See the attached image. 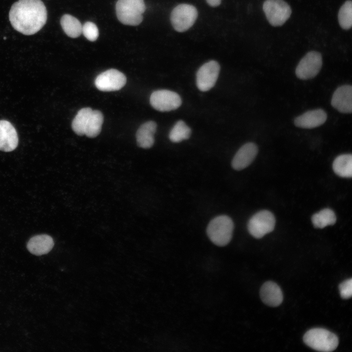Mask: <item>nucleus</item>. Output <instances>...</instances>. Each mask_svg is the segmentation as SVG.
Returning <instances> with one entry per match:
<instances>
[{"label":"nucleus","instance_id":"obj_9","mask_svg":"<svg viewBox=\"0 0 352 352\" xmlns=\"http://www.w3.org/2000/svg\"><path fill=\"white\" fill-rule=\"evenodd\" d=\"M150 103L155 110L164 112L178 108L182 104V100L176 92L167 89H159L151 94Z\"/></svg>","mask_w":352,"mask_h":352},{"label":"nucleus","instance_id":"obj_23","mask_svg":"<svg viewBox=\"0 0 352 352\" xmlns=\"http://www.w3.org/2000/svg\"><path fill=\"white\" fill-rule=\"evenodd\" d=\"M92 111L90 108L81 109L74 118L71 127L77 135L81 136L85 134L87 124Z\"/></svg>","mask_w":352,"mask_h":352},{"label":"nucleus","instance_id":"obj_6","mask_svg":"<svg viewBox=\"0 0 352 352\" xmlns=\"http://www.w3.org/2000/svg\"><path fill=\"white\" fill-rule=\"evenodd\" d=\"M263 9L269 23L273 26L284 24L291 14L290 6L283 0H265Z\"/></svg>","mask_w":352,"mask_h":352},{"label":"nucleus","instance_id":"obj_5","mask_svg":"<svg viewBox=\"0 0 352 352\" xmlns=\"http://www.w3.org/2000/svg\"><path fill=\"white\" fill-rule=\"evenodd\" d=\"M198 16V10L194 6L182 3L176 6L172 11L170 20L176 31L183 32L194 24Z\"/></svg>","mask_w":352,"mask_h":352},{"label":"nucleus","instance_id":"obj_14","mask_svg":"<svg viewBox=\"0 0 352 352\" xmlns=\"http://www.w3.org/2000/svg\"><path fill=\"white\" fill-rule=\"evenodd\" d=\"M258 152L256 144L248 142L242 145L234 155L232 166L236 170L240 171L248 167L254 160Z\"/></svg>","mask_w":352,"mask_h":352},{"label":"nucleus","instance_id":"obj_16","mask_svg":"<svg viewBox=\"0 0 352 352\" xmlns=\"http://www.w3.org/2000/svg\"><path fill=\"white\" fill-rule=\"evenodd\" d=\"M260 295L262 301L270 307H277L283 300V295L280 287L275 283L271 281H268L263 285Z\"/></svg>","mask_w":352,"mask_h":352},{"label":"nucleus","instance_id":"obj_18","mask_svg":"<svg viewBox=\"0 0 352 352\" xmlns=\"http://www.w3.org/2000/svg\"><path fill=\"white\" fill-rule=\"evenodd\" d=\"M54 244L53 240L50 236L39 235L29 240L27 248L31 253L41 256L48 253L52 249Z\"/></svg>","mask_w":352,"mask_h":352},{"label":"nucleus","instance_id":"obj_4","mask_svg":"<svg viewBox=\"0 0 352 352\" xmlns=\"http://www.w3.org/2000/svg\"><path fill=\"white\" fill-rule=\"evenodd\" d=\"M234 223L228 216L221 215L213 219L208 225L207 234L215 244L223 246L231 241Z\"/></svg>","mask_w":352,"mask_h":352},{"label":"nucleus","instance_id":"obj_3","mask_svg":"<svg viewBox=\"0 0 352 352\" xmlns=\"http://www.w3.org/2000/svg\"><path fill=\"white\" fill-rule=\"evenodd\" d=\"M304 343L316 351L332 352L337 347L339 340L331 331L323 328H314L307 331L303 336Z\"/></svg>","mask_w":352,"mask_h":352},{"label":"nucleus","instance_id":"obj_17","mask_svg":"<svg viewBox=\"0 0 352 352\" xmlns=\"http://www.w3.org/2000/svg\"><path fill=\"white\" fill-rule=\"evenodd\" d=\"M156 128L157 124L153 121H147L142 124L136 134L137 145L144 149L152 147L154 142V135Z\"/></svg>","mask_w":352,"mask_h":352},{"label":"nucleus","instance_id":"obj_1","mask_svg":"<svg viewBox=\"0 0 352 352\" xmlns=\"http://www.w3.org/2000/svg\"><path fill=\"white\" fill-rule=\"evenodd\" d=\"M9 19L13 27L25 35L40 30L47 20V10L41 0H19L11 6Z\"/></svg>","mask_w":352,"mask_h":352},{"label":"nucleus","instance_id":"obj_20","mask_svg":"<svg viewBox=\"0 0 352 352\" xmlns=\"http://www.w3.org/2000/svg\"><path fill=\"white\" fill-rule=\"evenodd\" d=\"M60 23L65 33L70 38H77L82 33L81 23L72 15H64L61 18Z\"/></svg>","mask_w":352,"mask_h":352},{"label":"nucleus","instance_id":"obj_25","mask_svg":"<svg viewBox=\"0 0 352 352\" xmlns=\"http://www.w3.org/2000/svg\"><path fill=\"white\" fill-rule=\"evenodd\" d=\"M338 19L339 25L344 29L348 30L351 28L352 24V2L351 0H347L340 7Z\"/></svg>","mask_w":352,"mask_h":352},{"label":"nucleus","instance_id":"obj_21","mask_svg":"<svg viewBox=\"0 0 352 352\" xmlns=\"http://www.w3.org/2000/svg\"><path fill=\"white\" fill-rule=\"evenodd\" d=\"M104 121L102 113L98 110H92L85 129V134L94 138L100 133Z\"/></svg>","mask_w":352,"mask_h":352},{"label":"nucleus","instance_id":"obj_28","mask_svg":"<svg viewBox=\"0 0 352 352\" xmlns=\"http://www.w3.org/2000/svg\"><path fill=\"white\" fill-rule=\"evenodd\" d=\"M207 3L212 7H217L220 5L221 0H206Z\"/></svg>","mask_w":352,"mask_h":352},{"label":"nucleus","instance_id":"obj_8","mask_svg":"<svg viewBox=\"0 0 352 352\" xmlns=\"http://www.w3.org/2000/svg\"><path fill=\"white\" fill-rule=\"evenodd\" d=\"M322 63V55L319 52L309 51L299 62L295 69L296 75L303 80L313 78L320 71Z\"/></svg>","mask_w":352,"mask_h":352},{"label":"nucleus","instance_id":"obj_11","mask_svg":"<svg viewBox=\"0 0 352 352\" xmlns=\"http://www.w3.org/2000/svg\"><path fill=\"white\" fill-rule=\"evenodd\" d=\"M126 81L123 73L115 69H110L99 74L94 81V84L101 91H112L122 88Z\"/></svg>","mask_w":352,"mask_h":352},{"label":"nucleus","instance_id":"obj_12","mask_svg":"<svg viewBox=\"0 0 352 352\" xmlns=\"http://www.w3.org/2000/svg\"><path fill=\"white\" fill-rule=\"evenodd\" d=\"M331 106L342 113H351L352 111V87L344 85L338 87L333 93Z\"/></svg>","mask_w":352,"mask_h":352},{"label":"nucleus","instance_id":"obj_10","mask_svg":"<svg viewBox=\"0 0 352 352\" xmlns=\"http://www.w3.org/2000/svg\"><path fill=\"white\" fill-rule=\"evenodd\" d=\"M220 71V66L215 60L209 61L202 65L196 74V85L201 91H207L215 85Z\"/></svg>","mask_w":352,"mask_h":352},{"label":"nucleus","instance_id":"obj_27","mask_svg":"<svg viewBox=\"0 0 352 352\" xmlns=\"http://www.w3.org/2000/svg\"><path fill=\"white\" fill-rule=\"evenodd\" d=\"M340 294L343 299H347L352 295V279H347L339 286Z\"/></svg>","mask_w":352,"mask_h":352},{"label":"nucleus","instance_id":"obj_19","mask_svg":"<svg viewBox=\"0 0 352 352\" xmlns=\"http://www.w3.org/2000/svg\"><path fill=\"white\" fill-rule=\"evenodd\" d=\"M334 172L342 177L350 178L352 176V155L343 154L337 156L332 163Z\"/></svg>","mask_w":352,"mask_h":352},{"label":"nucleus","instance_id":"obj_13","mask_svg":"<svg viewBox=\"0 0 352 352\" xmlns=\"http://www.w3.org/2000/svg\"><path fill=\"white\" fill-rule=\"evenodd\" d=\"M327 119L326 111L318 109L308 110L296 117L294 120V124L298 128L312 129L321 126Z\"/></svg>","mask_w":352,"mask_h":352},{"label":"nucleus","instance_id":"obj_26","mask_svg":"<svg viewBox=\"0 0 352 352\" xmlns=\"http://www.w3.org/2000/svg\"><path fill=\"white\" fill-rule=\"evenodd\" d=\"M82 33L88 40L91 42L96 41L99 36L97 26L91 22H87L82 25Z\"/></svg>","mask_w":352,"mask_h":352},{"label":"nucleus","instance_id":"obj_24","mask_svg":"<svg viewBox=\"0 0 352 352\" xmlns=\"http://www.w3.org/2000/svg\"><path fill=\"white\" fill-rule=\"evenodd\" d=\"M191 130L182 120L178 121L172 128L169 134L171 141L178 143L190 137Z\"/></svg>","mask_w":352,"mask_h":352},{"label":"nucleus","instance_id":"obj_22","mask_svg":"<svg viewBox=\"0 0 352 352\" xmlns=\"http://www.w3.org/2000/svg\"><path fill=\"white\" fill-rule=\"evenodd\" d=\"M336 220L334 212L329 208L323 209L311 217L312 224L317 228H323L328 225H333Z\"/></svg>","mask_w":352,"mask_h":352},{"label":"nucleus","instance_id":"obj_7","mask_svg":"<svg viewBox=\"0 0 352 352\" xmlns=\"http://www.w3.org/2000/svg\"><path fill=\"white\" fill-rule=\"evenodd\" d=\"M275 222V217L271 212L262 210L249 219L247 229L251 236L260 239L273 230Z\"/></svg>","mask_w":352,"mask_h":352},{"label":"nucleus","instance_id":"obj_15","mask_svg":"<svg viewBox=\"0 0 352 352\" xmlns=\"http://www.w3.org/2000/svg\"><path fill=\"white\" fill-rule=\"evenodd\" d=\"M18 142L17 131L12 124L7 120H0V150L11 152L17 148Z\"/></svg>","mask_w":352,"mask_h":352},{"label":"nucleus","instance_id":"obj_2","mask_svg":"<svg viewBox=\"0 0 352 352\" xmlns=\"http://www.w3.org/2000/svg\"><path fill=\"white\" fill-rule=\"evenodd\" d=\"M146 8L144 0H118L115 6L119 22L132 26L138 25L142 22Z\"/></svg>","mask_w":352,"mask_h":352}]
</instances>
